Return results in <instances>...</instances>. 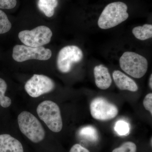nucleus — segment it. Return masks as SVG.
Segmentation results:
<instances>
[{"mask_svg":"<svg viewBox=\"0 0 152 152\" xmlns=\"http://www.w3.org/2000/svg\"><path fill=\"white\" fill-rule=\"evenodd\" d=\"M127 10V6L122 2L110 3L101 13L98 20V26L104 30L116 26L129 18Z\"/></svg>","mask_w":152,"mask_h":152,"instance_id":"1","label":"nucleus"},{"mask_svg":"<svg viewBox=\"0 0 152 152\" xmlns=\"http://www.w3.org/2000/svg\"><path fill=\"white\" fill-rule=\"evenodd\" d=\"M20 130L34 143L42 141L45 137V132L40 122L32 114L23 111L18 118Z\"/></svg>","mask_w":152,"mask_h":152,"instance_id":"2","label":"nucleus"},{"mask_svg":"<svg viewBox=\"0 0 152 152\" xmlns=\"http://www.w3.org/2000/svg\"><path fill=\"white\" fill-rule=\"evenodd\" d=\"M39 118L52 132L58 133L63 128V121L61 111L57 104L51 101L41 102L37 110Z\"/></svg>","mask_w":152,"mask_h":152,"instance_id":"3","label":"nucleus"},{"mask_svg":"<svg viewBox=\"0 0 152 152\" xmlns=\"http://www.w3.org/2000/svg\"><path fill=\"white\" fill-rule=\"evenodd\" d=\"M119 63L122 70L135 78L143 77L148 70V60L134 52H125L120 58Z\"/></svg>","mask_w":152,"mask_h":152,"instance_id":"4","label":"nucleus"},{"mask_svg":"<svg viewBox=\"0 0 152 152\" xmlns=\"http://www.w3.org/2000/svg\"><path fill=\"white\" fill-rule=\"evenodd\" d=\"M53 36L50 28L46 26L37 27L31 30H24L20 32L18 37L25 45L34 47H42L49 43Z\"/></svg>","mask_w":152,"mask_h":152,"instance_id":"5","label":"nucleus"},{"mask_svg":"<svg viewBox=\"0 0 152 152\" xmlns=\"http://www.w3.org/2000/svg\"><path fill=\"white\" fill-rule=\"evenodd\" d=\"M51 50L44 47L34 48L25 45H16L13 49L12 58L18 62L29 60L47 61L52 56Z\"/></svg>","mask_w":152,"mask_h":152,"instance_id":"6","label":"nucleus"},{"mask_svg":"<svg viewBox=\"0 0 152 152\" xmlns=\"http://www.w3.org/2000/svg\"><path fill=\"white\" fill-rule=\"evenodd\" d=\"M83 53L78 47L67 46L61 49L58 54L57 66L61 72L66 73L70 72L73 64L80 62L83 59Z\"/></svg>","mask_w":152,"mask_h":152,"instance_id":"7","label":"nucleus"},{"mask_svg":"<svg viewBox=\"0 0 152 152\" xmlns=\"http://www.w3.org/2000/svg\"><path fill=\"white\" fill-rule=\"evenodd\" d=\"M55 88V83L51 79L44 75L37 74L28 80L25 85L26 91L33 98L51 92Z\"/></svg>","mask_w":152,"mask_h":152,"instance_id":"8","label":"nucleus"},{"mask_svg":"<svg viewBox=\"0 0 152 152\" xmlns=\"http://www.w3.org/2000/svg\"><path fill=\"white\" fill-rule=\"evenodd\" d=\"M90 111L95 119L106 121L113 119L118 113V107L103 97L93 99L90 104Z\"/></svg>","mask_w":152,"mask_h":152,"instance_id":"9","label":"nucleus"},{"mask_svg":"<svg viewBox=\"0 0 152 152\" xmlns=\"http://www.w3.org/2000/svg\"><path fill=\"white\" fill-rule=\"evenodd\" d=\"M95 83L99 88L106 90L111 85L112 79L108 69L103 65L96 66L94 70Z\"/></svg>","mask_w":152,"mask_h":152,"instance_id":"10","label":"nucleus"},{"mask_svg":"<svg viewBox=\"0 0 152 152\" xmlns=\"http://www.w3.org/2000/svg\"><path fill=\"white\" fill-rule=\"evenodd\" d=\"M113 77L115 83L119 89L132 92H136L138 90L135 82L121 71H114Z\"/></svg>","mask_w":152,"mask_h":152,"instance_id":"11","label":"nucleus"},{"mask_svg":"<svg viewBox=\"0 0 152 152\" xmlns=\"http://www.w3.org/2000/svg\"><path fill=\"white\" fill-rule=\"evenodd\" d=\"M0 152H24L20 142L8 134L0 135Z\"/></svg>","mask_w":152,"mask_h":152,"instance_id":"12","label":"nucleus"},{"mask_svg":"<svg viewBox=\"0 0 152 152\" xmlns=\"http://www.w3.org/2000/svg\"><path fill=\"white\" fill-rule=\"evenodd\" d=\"M58 5V0H38V8L48 18L53 17Z\"/></svg>","mask_w":152,"mask_h":152,"instance_id":"13","label":"nucleus"},{"mask_svg":"<svg viewBox=\"0 0 152 152\" xmlns=\"http://www.w3.org/2000/svg\"><path fill=\"white\" fill-rule=\"evenodd\" d=\"M133 35L137 39L143 41L152 37V25H144L134 28L132 30Z\"/></svg>","mask_w":152,"mask_h":152,"instance_id":"14","label":"nucleus"},{"mask_svg":"<svg viewBox=\"0 0 152 152\" xmlns=\"http://www.w3.org/2000/svg\"><path fill=\"white\" fill-rule=\"evenodd\" d=\"M79 135L82 137L90 141H96L98 138L97 131L91 126L82 128L79 131Z\"/></svg>","mask_w":152,"mask_h":152,"instance_id":"15","label":"nucleus"},{"mask_svg":"<svg viewBox=\"0 0 152 152\" xmlns=\"http://www.w3.org/2000/svg\"><path fill=\"white\" fill-rule=\"evenodd\" d=\"M7 85L4 80L0 78V105L4 108H7L11 105L12 101L9 97L5 96Z\"/></svg>","mask_w":152,"mask_h":152,"instance_id":"16","label":"nucleus"},{"mask_svg":"<svg viewBox=\"0 0 152 152\" xmlns=\"http://www.w3.org/2000/svg\"><path fill=\"white\" fill-rule=\"evenodd\" d=\"M12 26L5 13L0 10V34L9 32L11 30Z\"/></svg>","mask_w":152,"mask_h":152,"instance_id":"17","label":"nucleus"},{"mask_svg":"<svg viewBox=\"0 0 152 152\" xmlns=\"http://www.w3.org/2000/svg\"><path fill=\"white\" fill-rule=\"evenodd\" d=\"M115 129L120 135H126L129 132V126L127 123L124 121H119L116 124Z\"/></svg>","mask_w":152,"mask_h":152,"instance_id":"18","label":"nucleus"},{"mask_svg":"<svg viewBox=\"0 0 152 152\" xmlns=\"http://www.w3.org/2000/svg\"><path fill=\"white\" fill-rule=\"evenodd\" d=\"M136 144L132 142L124 143L121 146L115 148L112 152H137Z\"/></svg>","mask_w":152,"mask_h":152,"instance_id":"19","label":"nucleus"},{"mask_svg":"<svg viewBox=\"0 0 152 152\" xmlns=\"http://www.w3.org/2000/svg\"><path fill=\"white\" fill-rule=\"evenodd\" d=\"M17 0H0V9L10 10L14 8L17 4Z\"/></svg>","mask_w":152,"mask_h":152,"instance_id":"20","label":"nucleus"},{"mask_svg":"<svg viewBox=\"0 0 152 152\" xmlns=\"http://www.w3.org/2000/svg\"><path fill=\"white\" fill-rule=\"evenodd\" d=\"M144 107L152 115V94L150 93L145 96L143 100Z\"/></svg>","mask_w":152,"mask_h":152,"instance_id":"21","label":"nucleus"},{"mask_svg":"<svg viewBox=\"0 0 152 152\" xmlns=\"http://www.w3.org/2000/svg\"><path fill=\"white\" fill-rule=\"evenodd\" d=\"M69 152H90V151L84 147L82 146L81 145L79 144H76L72 147Z\"/></svg>","mask_w":152,"mask_h":152,"instance_id":"22","label":"nucleus"},{"mask_svg":"<svg viewBox=\"0 0 152 152\" xmlns=\"http://www.w3.org/2000/svg\"><path fill=\"white\" fill-rule=\"evenodd\" d=\"M152 75H151V76H150V80H149V86L150 88H151V89L152 90Z\"/></svg>","mask_w":152,"mask_h":152,"instance_id":"23","label":"nucleus"}]
</instances>
